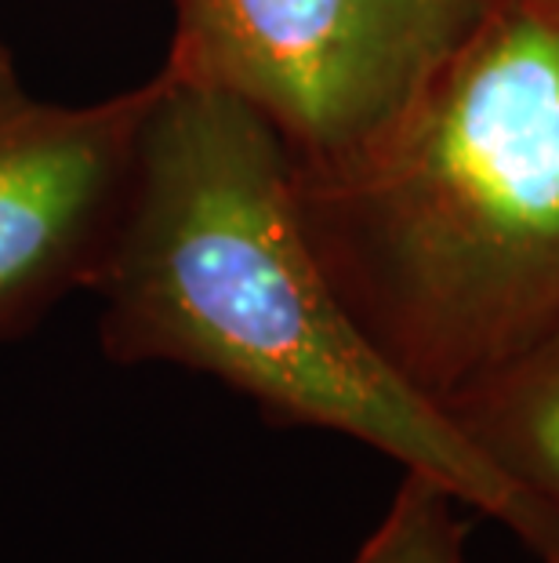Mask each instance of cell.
Masks as SVG:
<instances>
[{
	"label": "cell",
	"instance_id": "6da1fadb",
	"mask_svg": "<svg viewBox=\"0 0 559 563\" xmlns=\"http://www.w3.org/2000/svg\"><path fill=\"white\" fill-rule=\"evenodd\" d=\"M91 291L116 364L225 382L269 422L360 440L559 556V509L497 473L360 331L316 262L277 131L233 95L157 74L135 175Z\"/></svg>",
	"mask_w": 559,
	"mask_h": 563
},
{
	"label": "cell",
	"instance_id": "7a4b0ae2",
	"mask_svg": "<svg viewBox=\"0 0 559 563\" xmlns=\"http://www.w3.org/2000/svg\"><path fill=\"white\" fill-rule=\"evenodd\" d=\"M331 287L447 407L559 331V4L487 0L353 157L291 167Z\"/></svg>",
	"mask_w": 559,
	"mask_h": 563
},
{
	"label": "cell",
	"instance_id": "3957f363",
	"mask_svg": "<svg viewBox=\"0 0 559 563\" xmlns=\"http://www.w3.org/2000/svg\"><path fill=\"white\" fill-rule=\"evenodd\" d=\"M487 0H175L164 74L241 99L291 167H327L396 121Z\"/></svg>",
	"mask_w": 559,
	"mask_h": 563
},
{
	"label": "cell",
	"instance_id": "277c9868",
	"mask_svg": "<svg viewBox=\"0 0 559 563\" xmlns=\"http://www.w3.org/2000/svg\"><path fill=\"white\" fill-rule=\"evenodd\" d=\"M157 77L91 106L41 102L0 44V342L99 277Z\"/></svg>",
	"mask_w": 559,
	"mask_h": 563
},
{
	"label": "cell",
	"instance_id": "5b68a950",
	"mask_svg": "<svg viewBox=\"0 0 559 563\" xmlns=\"http://www.w3.org/2000/svg\"><path fill=\"white\" fill-rule=\"evenodd\" d=\"M444 411L497 473L559 509V331Z\"/></svg>",
	"mask_w": 559,
	"mask_h": 563
},
{
	"label": "cell",
	"instance_id": "8992f818",
	"mask_svg": "<svg viewBox=\"0 0 559 563\" xmlns=\"http://www.w3.org/2000/svg\"><path fill=\"white\" fill-rule=\"evenodd\" d=\"M458 495L425 473L403 470L385 517L364 538L349 563H466L469 527Z\"/></svg>",
	"mask_w": 559,
	"mask_h": 563
},
{
	"label": "cell",
	"instance_id": "52a82bcc",
	"mask_svg": "<svg viewBox=\"0 0 559 563\" xmlns=\"http://www.w3.org/2000/svg\"><path fill=\"white\" fill-rule=\"evenodd\" d=\"M549 563H559V556H556V560H549Z\"/></svg>",
	"mask_w": 559,
	"mask_h": 563
},
{
	"label": "cell",
	"instance_id": "ba28073f",
	"mask_svg": "<svg viewBox=\"0 0 559 563\" xmlns=\"http://www.w3.org/2000/svg\"><path fill=\"white\" fill-rule=\"evenodd\" d=\"M556 4H559V0H556Z\"/></svg>",
	"mask_w": 559,
	"mask_h": 563
}]
</instances>
